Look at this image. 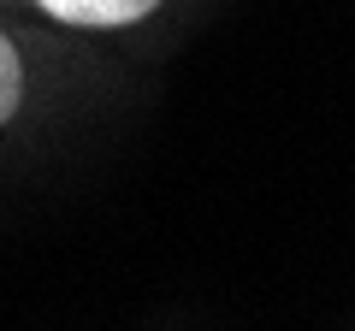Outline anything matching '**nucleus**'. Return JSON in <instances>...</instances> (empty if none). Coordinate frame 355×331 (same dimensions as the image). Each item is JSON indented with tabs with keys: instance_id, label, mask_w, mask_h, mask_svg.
<instances>
[{
	"instance_id": "nucleus-1",
	"label": "nucleus",
	"mask_w": 355,
	"mask_h": 331,
	"mask_svg": "<svg viewBox=\"0 0 355 331\" xmlns=\"http://www.w3.org/2000/svg\"><path fill=\"white\" fill-rule=\"evenodd\" d=\"M42 12H53L60 24H83V30H119L148 18L160 0H36Z\"/></svg>"
},
{
	"instance_id": "nucleus-2",
	"label": "nucleus",
	"mask_w": 355,
	"mask_h": 331,
	"mask_svg": "<svg viewBox=\"0 0 355 331\" xmlns=\"http://www.w3.org/2000/svg\"><path fill=\"white\" fill-rule=\"evenodd\" d=\"M18 101H24V65H18V48L0 30V125L18 113Z\"/></svg>"
}]
</instances>
